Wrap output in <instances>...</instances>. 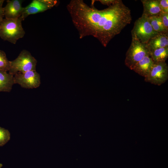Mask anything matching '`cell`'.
I'll list each match as a JSON object with an SVG mask.
<instances>
[{"label":"cell","mask_w":168,"mask_h":168,"mask_svg":"<svg viewBox=\"0 0 168 168\" xmlns=\"http://www.w3.org/2000/svg\"><path fill=\"white\" fill-rule=\"evenodd\" d=\"M10 139V133L7 129L0 126V147L6 144Z\"/></svg>","instance_id":"17"},{"label":"cell","mask_w":168,"mask_h":168,"mask_svg":"<svg viewBox=\"0 0 168 168\" xmlns=\"http://www.w3.org/2000/svg\"><path fill=\"white\" fill-rule=\"evenodd\" d=\"M145 44L149 51L159 48L168 47V33L157 34Z\"/></svg>","instance_id":"10"},{"label":"cell","mask_w":168,"mask_h":168,"mask_svg":"<svg viewBox=\"0 0 168 168\" xmlns=\"http://www.w3.org/2000/svg\"><path fill=\"white\" fill-rule=\"evenodd\" d=\"M161 12L168 13V0H158Z\"/></svg>","instance_id":"18"},{"label":"cell","mask_w":168,"mask_h":168,"mask_svg":"<svg viewBox=\"0 0 168 168\" xmlns=\"http://www.w3.org/2000/svg\"><path fill=\"white\" fill-rule=\"evenodd\" d=\"M160 15L164 27L168 31V13L161 12Z\"/></svg>","instance_id":"19"},{"label":"cell","mask_w":168,"mask_h":168,"mask_svg":"<svg viewBox=\"0 0 168 168\" xmlns=\"http://www.w3.org/2000/svg\"><path fill=\"white\" fill-rule=\"evenodd\" d=\"M3 166V165L2 163H0V168H1Z\"/></svg>","instance_id":"22"},{"label":"cell","mask_w":168,"mask_h":168,"mask_svg":"<svg viewBox=\"0 0 168 168\" xmlns=\"http://www.w3.org/2000/svg\"><path fill=\"white\" fill-rule=\"evenodd\" d=\"M143 11L142 15L148 17L160 15L161 12L158 0H141Z\"/></svg>","instance_id":"12"},{"label":"cell","mask_w":168,"mask_h":168,"mask_svg":"<svg viewBox=\"0 0 168 168\" xmlns=\"http://www.w3.org/2000/svg\"><path fill=\"white\" fill-rule=\"evenodd\" d=\"M147 55H149V51L146 44L132 38L131 45L126 53L125 64L132 70L136 64Z\"/></svg>","instance_id":"5"},{"label":"cell","mask_w":168,"mask_h":168,"mask_svg":"<svg viewBox=\"0 0 168 168\" xmlns=\"http://www.w3.org/2000/svg\"><path fill=\"white\" fill-rule=\"evenodd\" d=\"M22 21L20 18L3 19L0 23V37L4 40L15 44L25 34L22 25Z\"/></svg>","instance_id":"2"},{"label":"cell","mask_w":168,"mask_h":168,"mask_svg":"<svg viewBox=\"0 0 168 168\" xmlns=\"http://www.w3.org/2000/svg\"><path fill=\"white\" fill-rule=\"evenodd\" d=\"M67 7L80 38L92 36L104 47L132 20L130 9L121 0L102 10L82 0H72Z\"/></svg>","instance_id":"1"},{"label":"cell","mask_w":168,"mask_h":168,"mask_svg":"<svg viewBox=\"0 0 168 168\" xmlns=\"http://www.w3.org/2000/svg\"><path fill=\"white\" fill-rule=\"evenodd\" d=\"M10 65V61L8 60L5 53L0 50V71H9Z\"/></svg>","instance_id":"16"},{"label":"cell","mask_w":168,"mask_h":168,"mask_svg":"<svg viewBox=\"0 0 168 168\" xmlns=\"http://www.w3.org/2000/svg\"><path fill=\"white\" fill-rule=\"evenodd\" d=\"M22 1L21 0H8L4 8V14L7 19H16L19 18L21 16L24 7L22 4Z\"/></svg>","instance_id":"9"},{"label":"cell","mask_w":168,"mask_h":168,"mask_svg":"<svg viewBox=\"0 0 168 168\" xmlns=\"http://www.w3.org/2000/svg\"><path fill=\"white\" fill-rule=\"evenodd\" d=\"M98 1L102 4L109 6L115 3L117 0H99Z\"/></svg>","instance_id":"21"},{"label":"cell","mask_w":168,"mask_h":168,"mask_svg":"<svg viewBox=\"0 0 168 168\" xmlns=\"http://www.w3.org/2000/svg\"><path fill=\"white\" fill-rule=\"evenodd\" d=\"M149 56L154 63L165 62L168 58V47L159 48L150 51Z\"/></svg>","instance_id":"14"},{"label":"cell","mask_w":168,"mask_h":168,"mask_svg":"<svg viewBox=\"0 0 168 168\" xmlns=\"http://www.w3.org/2000/svg\"><path fill=\"white\" fill-rule=\"evenodd\" d=\"M57 1L54 0H33L24 8L20 18L23 21L28 16L43 12L54 6Z\"/></svg>","instance_id":"8"},{"label":"cell","mask_w":168,"mask_h":168,"mask_svg":"<svg viewBox=\"0 0 168 168\" xmlns=\"http://www.w3.org/2000/svg\"><path fill=\"white\" fill-rule=\"evenodd\" d=\"M4 1L3 0H0V23L3 19L4 16V8L2 7L3 3Z\"/></svg>","instance_id":"20"},{"label":"cell","mask_w":168,"mask_h":168,"mask_svg":"<svg viewBox=\"0 0 168 168\" xmlns=\"http://www.w3.org/2000/svg\"><path fill=\"white\" fill-rule=\"evenodd\" d=\"M154 64L151 58L147 55L136 64L132 70L145 77L150 72Z\"/></svg>","instance_id":"11"},{"label":"cell","mask_w":168,"mask_h":168,"mask_svg":"<svg viewBox=\"0 0 168 168\" xmlns=\"http://www.w3.org/2000/svg\"><path fill=\"white\" fill-rule=\"evenodd\" d=\"M37 61L30 53L26 50H22L15 59L10 61L9 73L14 75L19 72L36 70Z\"/></svg>","instance_id":"4"},{"label":"cell","mask_w":168,"mask_h":168,"mask_svg":"<svg viewBox=\"0 0 168 168\" xmlns=\"http://www.w3.org/2000/svg\"><path fill=\"white\" fill-rule=\"evenodd\" d=\"M15 84L24 88L33 89L38 87L41 83L40 74L36 70L19 72L14 76Z\"/></svg>","instance_id":"7"},{"label":"cell","mask_w":168,"mask_h":168,"mask_svg":"<svg viewBox=\"0 0 168 168\" xmlns=\"http://www.w3.org/2000/svg\"><path fill=\"white\" fill-rule=\"evenodd\" d=\"M168 79V66L166 62L154 63L148 74L144 77L147 82L160 86Z\"/></svg>","instance_id":"6"},{"label":"cell","mask_w":168,"mask_h":168,"mask_svg":"<svg viewBox=\"0 0 168 168\" xmlns=\"http://www.w3.org/2000/svg\"><path fill=\"white\" fill-rule=\"evenodd\" d=\"M13 75L0 71V92H10L15 84Z\"/></svg>","instance_id":"13"},{"label":"cell","mask_w":168,"mask_h":168,"mask_svg":"<svg viewBox=\"0 0 168 168\" xmlns=\"http://www.w3.org/2000/svg\"><path fill=\"white\" fill-rule=\"evenodd\" d=\"M149 22L153 29L158 33H168L164 27L160 15L148 17Z\"/></svg>","instance_id":"15"},{"label":"cell","mask_w":168,"mask_h":168,"mask_svg":"<svg viewBox=\"0 0 168 168\" xmlns=\"http://www.w3.org/2000/svg\"><path fill=\"white\" fill-rule=\"evenodd\" d=\"M158 34L153 29L148 17L142 15L136 21L131 30L132 38L145 44Z\"/></svg>","instance_id":"3"}]
</instances>
